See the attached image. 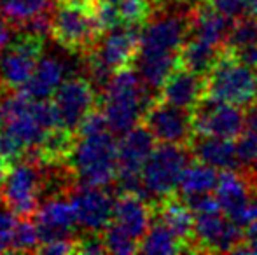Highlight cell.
Listing matches in <instances>:
<instances>
[{
	"instance_id": "cell-1",
	"label": "cell",
	"mask_w": 257,
	"mask_h": 255,
	"mask_svg": "<svg viewBox=\"0 0 257 255\" xmlns=\"http://www.w3.org/2000/svg\"><path fill=\"white\" fill-rule=\"evenodd\" d=\"M158 100V93L147 88L132 67L115 70L103 89V114L110 131L119 136L128 133Z\"/></svg>"
},
{
	"instance_id": "cell-2",
	"label": "cell",
	"mask_w": 257,
	"mask_h": 255,
	"mask_svg": "<svg viewBox=\"0 0 257 255\" xmlns=\"http://www.w3.org/2000/svg\"><path fill=\"white\" fill-rule=\"evenodd\" d=\"M72 149L70 164L74 173L82 184L103 185L117 178L119 166V143H115L114 133L105 129L91 135H77Z\"/></svg>"
},
{
	"instance_id": "cell-3",
	"label": "cell",
	"mask_w": 257,
	"mask_h": 255,
	"mask_svg": "<svg viewBox=\"0 0 257 255\" xmlns=\"http://www.w3.org/2000/svg\"><path fill=\"white\" fill-rule=\"evenodd\" d=\"M193 152L189 145L159 143L142 168V182L149 203L158 204L161 199L179 191V182L184 170L191 163Z\"/></svg>"
},
{
	"instance_id": "cell-4",
	"label": "cell",
	"mask_w": 257,
	"mask_h": 255,
	"mask_svg": "<svg viewBox=\"0 0 257 255\" xmlns=\"http://www.w3.org/2000/svg\"><path fill=\"white\" fill-rule=\"evenodd\" d=\"M215 100L248 107L257 100V70L238 62L224 49L219 63L206 75V93Z\"/></svg>"
},
{
	"instance_id": "cell-5",
	"label": "cell",
	"mask_w": 257,
	"mask_h": 255,
	"mask_svg": "<svg viewBox=\"0 0 257 255\" xmlns=\"http://www.w3.org/2000/svg\"><path fill=\"white\" fill-rule=\"evenodd\" d=\"M41 171L34 161H16L4 178L2 201L20 218H28L39 210Z\"/></svg>"
},
{
	"instance_id": "cell-6",
	"label": "cell",
	"mask_w": 257,
	"mask_h": 255,
	"mask_svg": "<svg viewBox=\"0 0 257 255\" xmlns=\"http://www.w3.org/2000/svg\"><path fill=\"white\" fill-rule=\"evenodd\" d=\"M193 124L196 135L234 140L245 129V114L241 107L205 95L193 109Z\"/></svg>"
},
{
	"instance_id": "cell-7",
	"label": "cell",
	"mask_w": 257,
	"mask_h": 255,
	"mask_svg": "<svg viewBox=\"0 0 257 255\" xmlns=\"http://www.w3.org/2000/svg\"><path fill=\"white\" fill-rule=\"evenodd\" d=\"M224 211L200 213L194 220V252H234L243 245L245 231Z\"/></svg>"
},
{
	"instance_id": "cell-8",
	"label": "cell",
	"mask_w": 257,
	"mask_h": 255,
	"mask_svg": "<svg viewBox=\"0 0 257 255\" xmlns=\"http://www.w3.org/2000/svg\"><path fill=\"white\" fill-rule=\"evenodd\" d=\"M44 39L20 35L14 44L0 51V88L21 89L34 74L42 56Z\"/></svg>"
},
{
	"instance_id": "cell-9",
	"label": "cell",
	"mask_w": 257,
	"mask_h": 255,
	"mask_svg": "<svg viewBox=\"0 0 257 255\" xmlns=\"http://www.w3.org/2000/svg\"><path fill=\"white\" fill-rule=\"evenodd\" d=\"M144 124L156 136L159 143H180L191 145L196 136L193 124V110L175 107L158 100L144 116Z\"/></svg>"
},
{
	"instance_id": "cell-10",
	"label": "cell",
	"mask_w": 257,
	"mask_h": 255,
	"mask_svg": "<svg viewBox=\"0 0 257 255\" xmlns=\"http://www.w3.org/2000/svg\"><path fill=\"white\" fill-rule=\"evenodd\" d=\"M53 102L58 109L63 128L75 135L82 121L95 110V86L84 77L67 79L53 95Z\"/></svg>"
},
{
	"instance_id": "cell-11",
	"label": "cell",
	"mask_w": 257,
	"mask_h": 255,
	"mask_svg": "<svg viewBox=\"0 0 257 255\" xmlns=\"http://www.w3.org/2000/svg\"><path fill=\"white\" fill-rule=\"evenodd\" d=\"M77 225L86 232H103L114 218L115 201L103 185L79 184L72 196Z\"/></svg>"
},
{
	"instance_id": "cell-12",
	"label": "cell",
	"mask_w": 257,
	"mask_h": 255,
	"mask_svg": "<svg viewBox=\"0 0 257 255\" xmlns=\"http://www.w3.org/2000/svg\"><path fill=\"white\" fill-rule=\"evenodd\" d=\"M142 28V25H119L105 32L91 53L114 72L130 67L139 53Z\"/></svg>"
},
{
	"instance_id": "cell-13",
	"label": "cell",
	"mask_w": 257,
	"mask_h": 255,
	"mask_svg": "<svg viewBox=\"0 0 257 255\" xmlns=\"http://www.w3.org/2000/svg\"><path fill=\"white\" fill-rule=\"evenodd\" d=\"M35 220L41 232V243H46L58 238H72L77 225V215L72 201L54 197L39 208Z\"/></svg>"
},
{
	"instance_id": "cell-14",
	"label": "cell",
	"mask_w": 257,
	"mask_h": 255,
	"mask_svg": "<svg viewBox=\"0 0 257 255\" xmlns=\"http://www.w3.org/2000/svg\"><path fill=\"white\" fill-rule=\"evenodd\" d=\"M206 93V77L187 70L184 67H177L168 81L163 84L159 100L172 103L175 107L193 110Z\"/></svg>"
},
{
	"instance_id": "cell-15",
	"label": "cell",
	"mask_w": 257,
	"mask_h": 255,
	"mask_svg": "<svg viewBox=\"0 0 257 255\" xmlns=\"http://www.w3.org/2000/svg\"><path fill=\"white\" fill-rule=\"evenodd\" d=\"M112 220L121 225L128 234H132L140 243L153 224L154 211L149 201L140 197L139 194L121 192L115 199Z\"/></svg>"
},
{
	"instance_id": "cell-16",
	"label": "cell",
	"mask_w": 257,
	"mask_h": 255,
	"mask_svg": "<svg viewBox=\"0 0 257 255\" xmlns=\"http://www.w3.org/2000/svg\"><path fill=\"white\" fill-rule=\"evenodd\" d=\"M215 196L224 213L233 222H236L250 203L252 184L240 171L222 170L215 187Z\"/></svg>"
},
{
	"instance_id": "cell-17",
	"label": "cell",
	"mask_w": 257,
	"mask_h": 255,
	"mask_svg": "<svg viewBox=\"0 0 257 255\" xmlns=\"http://www.w3.org/2000/svg\"><path fill=\"white\" fill-rule=\"evenodd\" d=\"M189 147L194 161H201L217 170H240L236 143L233 140L212 135H196Z\"/></svg>"
},
{
	"instance_id": "cell-18",
	"label": "cell",
	"mask_w": 257,
	"mask_h": 255,
	"mask_svg": "<svg viewBox=\"0 0 257 255\" xmlns=\"http://www.w3.org/2000/svg\"><path fill=\"white\" fill-rule=\"evenodd\" d=\"M233 23L234 20H231L226 14L219 13L203 0H200L193 14L191 35L196 39H201V41L208 42L212 46L226 49Z\"/></svg>"
},
{
	"instance_id": "cell-19",
	"label": "cell",
	"mask_w": 257,
	"mask_h": 255,
	"mask_svg": "<svg viewBox=\"0 0 257 255\" xmlns=\"http://www.w3.org/2000/svg\"><path fill=\"white\" fill-rule=\"evenodd\" d=\"M67 72V63L58 56L46 55L41 56L30 81L20 89L27 96L34 100H46L56 93V89L63 84V75Z\"/></svg>"
},
{
	"instance_id": "cell-20",
	"label": "cell",
	"mask_w": 257,
	"mask_h": 255,
	"mask_svg": "<svg viewBox=\"0 0 257 255\" xmlns=\"http://www.w3.org/2000/svg\"><path fill=\"white\" fill-rule=\"evenodd\" d=\"M154 213L170 225L173 232L186 243L189 252H194L193 234H194V220L196 215L186 203V199H179L177 194L161 199L154 204Z\"/></svg>"
},
{
	"instance_id": "cell-21",
	"label": "cell",
	"mask_w": 257,
	"mask_h": 255,
	"mask_svg": "<svg viewBox=\"0 0 257 255\" xmlns=\"http://www.w3.org/2000/svg\"><path fill=\"white\" fill-rule=\"evenodd\" d=\"M224 49L212 46L208 42L201 41L196 37H189L186 44L182 46L179 55V65L187 70L200 74L206 77L210 72L213 70L217 63H219L220 56H222Z\"/></svg>"
},
{
	"instance_id": "cell-22",
	"label": "cell",
	"mask_w": 257,
	"mask_h": 255,
	"mask_svg": "<svg viewBox=\"0 0 257 255\" xmlns=\"http://www.w3.org/2000/svg\"><path fill=\"white\" fill-rule=\"evenodd\" d=\"M142 253H180L189 252L186 243L170 229L163 218H159L154 213V220L151 224L147 234L140 241V250Z\"/></svg>"
},
{
	"instance_id": "cell-23",
	"label": "cell",
	"mask_w": 257,
	"mask_h": 255,
	"mask_svg": "<svg viewBox=\"0 0 257 255\" xmlns=\"http://www.w3.org/2000/svg\"><path fill=\"white\" fill-rule=\"evenodd\" d=\"M217 182H219L217 168L201 163V161H196V163H189L186 170H184L179 182V191L182 196L212 192L215 191Z\"/></svg>"
},
{
	"instance_id": "cell-24",
	"label": "cell",
	"mask_w": 257,
	"mask_h": 255,
	"mask_svg": "<svg viewBox=\"0 0 257 255\" xmlns=\"http://www.w3.org/2000/svg\"><path fill=\"white\" fill-rule=\"evenodd\" d=\"M54 9V0H0V14L16 28L25 21Z\"/></svg>"
},
{
	"instance_id": "cell-25",
	"label": "cell",
	"mask_w": 257,
	"mask_h": 255,
	"mask_svg": "<svg viewBox=\"0 0 257 255\" xmlns=\"http://www.w3.org/2000/svg\"><path fill=\"white\" fill-rule=\"evenodd\" d=\"M103 239L105 245H107V250L112 253L128 255L140 250V243L132 234H128L121 225L115 224L114 220L103 229Z\"/></svg>"
},
{
	"instance_id": "cell-26",
	"label": "cell",
	"mask_w": 257,
	"mask_h": 255,
	"mask_svg": "<svg viewBox=\"0 0 257 255\" xmlns=\"http://www.w3.org/2000/svg\"><path fill=\"white\" fill-rule=\"evenodd\" d=\"M39 246H41V232H39L37 222L34 224L30 217L18 220L11 252H37Z\"/></svg>"
},
{
	"instance_id": "cell-27",
	"label": "cell",
	"mask_w": 257,
	"mask_h": 255,
	"mask_svg": "<svg viewBox=\"0 0 257 255\" xmlns=\"http://www.w3.org/2000/svg\"><path fill=\"white\" fill-rule=\"evenodd\" d=\"M117 9L124 25H146L154 14V0H119Z\"/></svg>"
},
{
	"instance_id": "cell-28",
	"label": "cell",
	"mask_w": 257,
	"mask_h": 255,
	"mask_svg": "<svg viewBox=\"0 0 257 255\" xmlns=\"http://www.w3.org/2000/svg\"><path fill=\"white\" fill-rule=\"evenodd\" d=\"M250 44H257V18L248 14V18L241 16L234 20L226 49H236Z\"/></svg>"
},
{
	"instance_id": "cell-29",
	"label": "cell",
	"mask_w": 257,
	"mask_h": 255,
	"mask_svg": "<svg viewBox=\"0 0 257 255\" xmlns=\"http://www.w3.org/2000/svg\"><path fill=\"white\" fill-rule=\"evenodd\" d=\"M16 213L9 208H0V253L11 252L14 229H16Z\"/></svg>"
},
{
	"instance_id": "cell-30",
	"label": "cell",
	"mask_w": 257,
	"mask_h": 255,
	"mask_svg": "<svg viewBox=\"0 0 257 255\" xmlns=\"http://www.w3.org/2000/svg\"><path fill=\"white\" fill-rule=\"evenodd\" d=\"M186 199V203L189 204V208L194 211V215L200 213H217L222 211L220 203L217 199V196H212L210 192L203 194H191V196H182Z\"/></svg>"
},
{
	"instance_id": "cell-31",
	"label": "cell",
	"mask_w": 257,
	"mask_h": 255,
	"mask_svg": "<svg viewBox=\"0 0 257 255\" xmlns=\"http://www.w3.org/2000/svg\"><path fill=\"white\" fill-rule=\"evenodd\" d=\"M210 7H213L219 13L226 14L231 20H238V18L247 14V6L245 0H203Z\"/></svg>"
},
{
	"instance_id": "cell-32",
	"label": "cell",
	"mask_w": 257,
	"mask_h": 255,
	"mask_svg": "<svg viewBox=\"0 0 257 255\" xmlns=\"http://www.w3.org/2000/svg\"><path fill=\"white\" fill-rule=\"evenodd\" d=\"M37 252L41 253H51V255H60V253H74L77 252V239L74 238H58L51 239V241L41 243Z\"/></svg>"
},
{
	"instance_id": "cell-33",
	"label": "cell",
	"mask_w": 257,
	"mask_h": 255,
	"mask_svg": "<svg viewBox=\"0 0 257 255\" xmlns=\"http://www.w3.org/2000/svg\"><path fill=\"white\" fill-rule=\"evenodd\" d=\"M77 252L98 255V253L108 252V250H107V245H105L103 236H100V232H88L86 238L77 239Z\"/></svg>"
},
{
	"instance_id": "cell-34",
	"label": "cell",
	"mask_w": 257,
	"mask_h": 255,
	"mask_svg": "<svg viewBox=\"0 0 257 255\" xmlns=\"http://www.w3.org/2000/svg\"><path fill=\"white\" fill-rule=\"evenodd\" d=\"M231 55L241 62L247 67L257 70V44H250V46H243V48H236V49H229Z\"/></svg>"
},
{
	"instance_id": "cell-35",
	"label": "cell",
	"mask_w": 257,
	"mask_h": 255,
	"mask_svg": "<svg viewBox=\"0 0 257 255\" xmlns=\"http://www.w3.org/2000/svg\"><path fill=\"white\" fill-rule=\"evenodd\" d=\"M245 129L257 135V100L247 107V112H245Z\"/></svg>"
},
{
	"instance_id": "cell-36",
	"label": "cell",
	"mask_w": 257,
	"mask_h": 255,
	"mask_svg": "<svg viewBox=\"0 0 257 255\" xmlns=\"http://www.w3.org/2000/svg\"><path fill=\"white\" fill-rule=\"evenodd\" d=\"M11 27L13 25L6 20V18L0 14V51L6 49L11 42V37H13V32H11Z\"/></svg>"
},
{
	"instance_id": "cell-37",
	"label": "cell",
	"mask_w": 257,
	"mask_h": 255,
	"mask_svg": "<svg viewBox=\"0 0 257 255\" xmlns=\"http://www.w3.org/2000/svg\"><path fill=\"white\" fill-rule=\"evenodd\" d=\"M11 166H13V163H11V161H7L6 156L0 152V182H4V178H6L7 171L11 170Z\"/></svg>"
},
{
	"instance_id": "cell-38",
	"label": "cell",
	"mask_w": 257,
	"mask_h": 255,
	"mask_svg": "<svg viewBox=\"0 0 257 255\" xmlns=\"http://www.w3.org/2000/svg\"><path fill=\"white\" fill-rule=\"evenodd\" d=\"M245 6H247V14L257 18V0H245Z\"/></svg>"
}]
</instances>
